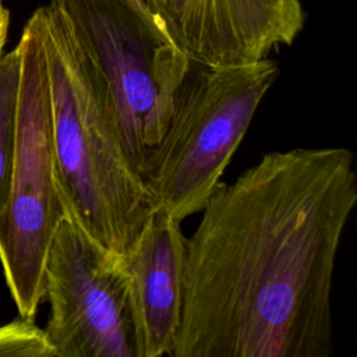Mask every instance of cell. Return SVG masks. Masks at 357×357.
I'll return each mask as SVG.
<instances>
[{
	"mask_svg": "<svg viewBox=\"0 0 357 357\" xmlns=\"http://www.w3.org/2000/svg\"><path fill=\"white\" fill-rule=\"evenodd\" d=\"M357 205L347 148L265 153L187 238L173 357H329L336 254Z\"/></svg>",
	"mask_w": 357,
	"mask_h": 357,
	"instance_id": "obj_1",
	"label": "cell"
},
{
	"mask_svg": "<svg viewBox=\"0 0 357 357\" xmlns=\"http://www.w3.org/2000/svg\"><path fill=\"white\" fill-rule=\"evenodd\" d=\"M36 18L49 84L59 190L64 208L102 245L124 257L153 205L123 146L102 71L54 1Z\"/></svg>",
	"mask_w": 357,
	"mask_h": 357,
	"instance_id": "obj_2",
	"label": "cell"
},
{
	"mask_svg": "<svg viewBox=\"0 0 357 357\" xmlns=\"http://www.w3.org/2000/svg\"><path fill=\"white\" fill-rule=\"evenodd\" d=\"M279 74L273 60L192 64L142 176L153 208L177 220L201 212Z\"/></svg>",
	"mask_w": 357,
	"mask_h": 357,
	"instance_id": "obj_3",
	"label": "cell"
},
{
	"mask_svg": "<svg viewBox=\"0 0 357 357\" xmlns=\"http://www.w3.org/2000/svg\"><path fill=\"white\" fill-rule=\"evenodd\" d=\"M21 59L17 137L0 213V264L20 317L33 318L45 298V265L66 213L57 181L45 53L32 15L18 42Z\"/></svg>",
	"mask_w": 357,
	"mask_h": 357,
	"instance_id": "obj_4",
	"label": "cell"
},
{
	"mask_svg": "<svg viewBox=\"0 0 357 357\" xmlns=\"http://www.w3.org/2000/svg\"><path fill=\"white\" fill-rule=\"evenodd\" d=\"M70 17L105 78L120 138L144 176L192 63L119 0H52Z\"/></svg>",
	"mask_w": 357,
	"mask_h": 357,
	"instance_id": "obj_5",
	"label": "cell"
},
{
	"mask_svg": "<svg viewBox=\"0 0 357 357\" xmlns=\"http://www.w3.org/2000/svg\"><path fill=\"white\" fill-rule=\"evenodd\" d=\"M45 297L54 357H135L123 258L67 211L50 241Z\"/></svg>",
	"mask_w": 357,
	"mask_h": 357,
	"instance_id": "obj_6",
	"label": "cell"
},
{
	"mask_svg": "<svg viewBox=\"0 0 357 357\" xmlns=\"http://www.w3.org/2000/svg\"><path fill=\"white\" fill-rule=\"evenodd\" d=\"M192 64L258 61L293 45L304 25L298 0H145Z\"/></svg>",
	"mask_w": 357,
	"mask_h": 357,
	"instance_id": "obj_7",
	"label": "cell"
},
{
	"mask_svg": "<svg viewBox=\"0 0 357 357\" xmlns=\"http://www.w3.org/2000/svg\"><path fill=\"white\" fill-rule=\"evenodd\" d=\"M121 258L135 357L172 356L181 322L187 265L181 222L153 208L135 243Z\"/></svg>",
	"mask_w": 357,
	"mask_h": 357,
	"instance_id": "obj_8",
	"label": "cell"
},
{
	"mask_svg": "<svg viewBox=\"0 0 357 357\" xmlns=\"http://www.w3.org/2000/svg\"><path fill=\"white\" fill-rule=\"evenodd\" d=\"M20 75L21 59L15 46L0 56V213L7 197L15 149Z\"/></svg>",
	"mask_w": 357,
	"mask_h": 357,
	"instance_id": "obj_9",
	"label": "cell"
},
{
	"mask_svg": "<svg viewBox=\"0 0 357 357\" xmlns=\"http://www.w3.org/2000/svg\"><path fill=\"white\" fill-rule=\"evenodd\" d=\"M0 357H54L45 329L20 317L0 326Z\"/></svg>",
	"mask_w": 357,
	"mask_h": 357,
	"instance_id": "obj_10",
	"label": "cell"
},
{
	"mask_svg": "<svg viewBox=\"0 0 357 357\" xmlns=\"http://www.w3.org/2000/svg\"><path fill=\"white\" fill-rule=\"evenodd\" d=\"M119 1L123 3L134 15H137L148 28H151V29H153L156 32L167 35V32L165 31V28L162 26V24L156 18V15L149 10V7H148L145 0H119Z\"/></svg>",
	"mask_w": 357,
	"mask_h": 357,
	"instance_id": "obj_11",
	"label": "cell"
},
{
	"mask_svg": "<svg viewBox=\"0 0 357 357\" xmlns=\"http://www.w3.org/2000/svg\"><path fill=\"white\" fill-rule=\"evenodd\" d=\"M8 10L3 6L1 0H0V56H1V50L4 47L6 39H7V31H8Z\"/></svg>",
	"mask_w": 357,
	"mask_h": 357,
	"instance_id": "obj_12",
	"label": "cell"
}]
</instances>
